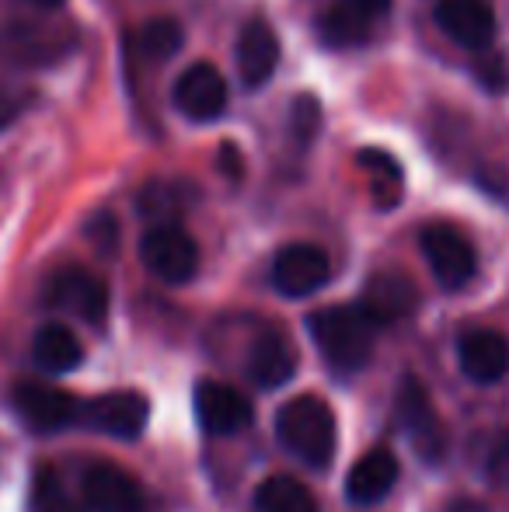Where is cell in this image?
Masks as SVG:
<instances>
[{"instance_id":"cell-1","label":"cell","mask_w":509,"mask_h":512,"mask_svg":"<svg viewBox=\"0 0 509 512\" xmlns=\"http://www.w3.org/2000/svg\"><path fill=\"white\" fill-rule=\"evenodd\" d=\"M314 345H318L321 359L332 370L356 373L370 363L374 356V338L377 324L367 317L360 304H339V307H321L307 321Z\"/></svg>"},{"instance_id":"cell-2","label":"cell","mask_w":509,"mask_h":512,"mask_svg":"<svg viewBox=\"0 0 509 512\" xmlns=\"http://www.w3.org/2000/svg\"><path fill=\"white\" fill-rule=\"evenodd\" d=\"M276 436L286 446V453H293L311 471H325L335 460L339 429H335L332 408L318 394H300V398L286 401L276 411Z\"/></svg>"},{"instance_id":"cell-3","label":"cell","mask_w":509,"mask_h":512,"mask_svg":"<svg viewBox=\"0 0 509 512\" xmlns=\"http://www.w3.org/2000/svg\"><path fill=\"white\" fill-rule=\"evenodd\" d=\"M140 258L150 276L168 286L189 283L199 272V244L178 223H154L140 241Z\"/></svg>"},{"instance_id":"cell-4","label":"cell","mask_w":509,"mask_h":512,"mask_svg":"<svg viewBox=\"0 0 509 512\" xmlns=\"http://www.w3.org/2000/svg\"><path fill=\"white\" fill-rule=\"evenodd\" d=\"M394 415H398L401 432H405L408 443L415 446V453H419L422 460H429V464L443 460V453H447V429H443L440 415H436L429 391L415 377L401 380Z\"/></svg>"},{"instance_id":"cell-5","label":"cell","mask_w":509,"mask_h":512,"mask_svg":"<svg viewBox=\"0 0 509 512\" xmlns=\"http://www.w3.org/2000/svg\"><path fill=\"white\" fill-rule=\"evenodd\" d=\"M46 304L56 310H70L74 317H81L91 328H102L105 317H109V286L102 276L81 269V265H63L49 276L46 283Z\"/></svg>"},{"instance_id":"cell-6","label":"cell","mask_w":509,"mask_h":512,"mask_svg":"<svg viewBox=\"0 0 509 512\" xmlns=\"http://www.w3.org/2000/svg\"><path fill=\"white\" fill-rule=\"evenodd\" d=\"M422 255L429 262L433 279L443 290H464L478 272V255L471 248V241L450 223H429L419 237Z\"/></svg>"},{"instance_id":"cell-7","label":"cell","mask_w":509,"mask_h":512,"mask_svg":"<svg viewBox=\"0 0 509 512\" xmlns=\"http://www.w3.org/2000/svg\"><path fill=\"white\" fill-rule=\"evenodd\" d=\"M11 408L18 411V418L28 429L42 432V436L81 422V401L60 387L42 384V380H18L11 387Z\"/></svg>"},{"instance_id":"cell-8","label":"cell","mask_w":509,"mask_h":512,"mask_svg":"<svg viewBox=\"0 0 509 512\" xmlns=\"http://www.w3.org/2000/svg\"><path fill=\"white\" fill-rule=\"evenodd\" d=\"M81 495L88 512H147V492L129 471L109 460H95L81 474Z\"/></svg>"},{"instance_id":"cell-9","label":"cell","mask_w":509,"mask_h":512,"mask_svg":"<svg viewBox=\"0 0 509 512\" xmlns=\"http://www.w3.org/2000/svg\"><path fill=\"white\" fill-rule=\"evenodd\" d=\"M328 279H332V258L318 244L293 241L279 248L276 258H272V286L290 300L311 297Z\"/></svg>"},{"instance_id":"cell-10","label":"cell","mask_w":509,"mask_h":512,"mask_svg":"<svg viewBox=\"0 0 509 512\" xmlns=\"http://www.w3.org/2000/svg\"><path fill=\"white\" fill-rule=\"evenodd\" d=\"M227 77L213 67L210 60H199L178 74L175 88H171V102L178 112L192 122H217L227 112Z\"/></svg>"},{"instance_id":"cell-11","label":"cell","mask_w":509,"mask_h":512,"mask_svg":"<svg viewBox=\"0 0 509 512\" xmlns=\"http://www.w3.org/2000/svg\"><path fill=\"white\" fill-rule=\"evenodd\" d=\"M147 418H150V405L136 391H109L81 405V422L88 429L102 432L109 439H123V443L143 436Z\"/></svg>"},{"instance_id":"cell-12","label":"cell","mask_w":509,"mask_h":512,"mask_svg":"<svg viewBox=\"0 0 509 512\" xmlns=\"http://www.w3.org/2000/svg\"><path fill=\"white\" fill-rule=\"evenodd\" d=\"M196 418L210 436H238L252 425L255 408L238 387L220 384V380H199Z\"/></svg>"},{"instance_id":"cell-13","label":"cell","mask_w":509,"mask_h":512,"mask_svg":"<svg viewBox=\"0 0 509 512\" xmlns=\"http://www.w3.org/2000/svg\"><path fill=\"white\" fill-rule=\"evenodd\" d=\"M433 18L440 32L464 49H485L496 35V14L485 0H440Z\"/></svg>"},{"instance_id":"cell-14","label":"cell","mask_w":509,"mask_h":512,"mask_svg":"<svg viewBox=\"0 0 509 512\" xmlns=\"http://www.w3.org/2000/svg\"><path fill=\"white\" fill-rule=\"evenodd\" d=\"M461 370L475 384H496L509 373V342L492 328H468L457 338Z\"/></svg>"},{"instance_id":"cell-15","label":"cell","mask_w":509,"mask_h":512,"mask_svg":"<svg viewBox=\"0 0 509 512\" xmlns=\"http://www.w3.org/2000/svg\"><path fill=\"white\" fill-rule=\"evenodd\" d=\"M398 471H401L398 457H394L391 450H384V446H374V450L363 453L353 464V471H349L346 499L353 502V506H377V502H384L387 495L394 492Z\"/></svg>"},{"instance_id":"cell-16","label":"cell","mask_w":509,"mask_h":512,"mask_svg":"<svg viewBox=\"0 0 509 512\" xmlns=\"http://www.w3.org/2000/svg\"><path fill=\"white\" fill-rule=\"evenodd\" d=\"M415 304H419V290H415V283L405 272H377V276H370L360 300V307L367 310V317L377 328L408 317Z\"/></svg>"},{"instance_id":"cell-17","label":"cell","mask_w":509,"mask_h":512,"mask_svg":"<svg viewBox=\"0 0 509 512\" xmlns=\"http://www.w3.org/2000/svg\"><path fill=\"white\" fill-rule=\"evenodd\" d=\"M234 60H238V74L245 88H265L269 77L276 74L279 63V39L265 21H248L238 35V49H234Z\"/></svg>"},{"instance_id":"cell-18","label":"cell","mask_w":509,"mask_h":512,"mask_svg":"<svg viewBox=\"0 0 509 512\" xmlns=\"http://www.w3.org/2000/svg\"><path fill=\"white\" fill-rule=\"evenodd\" d=\"M293 373H297V352L283 335H262L248 352V377L262 391H276V387L290 384Z\"/></svg>"},{"instance_id":"cell-19","label":"cell","mask_w":509,"mask_h":512,"mask_svg":"<svg viewBox=\"0 0 509 512\" xmlns=\"http://www.w3.org/2000/svg\"><path fill=\"white\" fill-rule=\"evenodd\" d=\"M84 359L81 338L67 328V324H42L32 338V363L35 370L49 373V377H60L70 373Z\"/></svg>"},{"instance_id":"cell-20","label":"cell","mask_w":509,"mask_h":512,"mask_svg":"<svg viewBox=\"0 0 509 512\" xmlns=\"http://www.w3.org/2000/svg\"><path fill=\"white\" fill-rule=\"evenodd\" d=\"M258 512H318V499L300 478L290 474H272L255 488Z\"/></svg>"},{"instance_id":"cell-21","label":"cell","mask_w":509,"mask_h":512,"mask_svg":"<svg viewBox=\"0 0 509 512\" xmlns=\"http://www.w3.org/2000/svg\"><path fill=\"white\" fill-rule=\"evenodd\" d=\"M318 35L325 46L332 49H346V46H356L370 35V18H363L360 11H353L349 4H335L328 11H321L318 18Z\"/></svg>"},{"instance_id":"cell-22","label":"cell","mask_w":509,"mask_h":512,"mask_svg":"<svg viewBox=\"0 0 509 512\" xmlns=\"http://www.w3.org/2000/svg\"><path fill=\"white\" fill-rule=\"evenodd\" d=\"M185 32L175 18H150L147 25L136 32V53L150 63H164L182 49Z\"/></svg>"},{"instance_id":"cell-23","label":"cell","mask_w":509,"mask_h":512,"mask_svg":"<svg viewBox=\"0 0 509 512\" xmlns=\"http://www.w3.org/2000/svg\"><path fill=\"white\" fill-rule=\"evenodd\" d=\"M28 502H32V512H88L81 509V502L70 499L63 478L56 471H49V467H39L32 474V495H28Z\"/></svg>"},{"instance_id":"cell-24","label":"cell","mask_w":509,"mask_h":512,"mask_svg":"<svg viewBox=\"0 0 509 512\" xmlns=\"http://www.w3.org/2000/svg\"><path fill=\"white\" fill-rule=\"evenodd\" d=\"M189 185L185 182H150L147 189L140 192V213L143 216H150V220H161V223H168L164 216H175V213H182L185 203H189Z\"/></svg>"},{"instance_id":"cell-25","label":"cell","mask_w":509,"mask_h":512,"mask_svg":"<svg viewBox=\"0 0 509 512\" xmlns=\"http://www.w3.org/2000/svg\"><path fill=\"white\" fill-rule=\"evenodd\" d=\"M356 161L374 175V189L381 192V206H394L401 196V168L394 164V157L381 154V150H363Z\"/></svg>"},{"instance_id":"cell-26","label":"cell","mask_w":509,"mask_h":512,"mask_svg":"<svg viewBox=\"0 0 509 512\" xmlns=\"http://www.w3.org/2000/svg\"><path fill=\"white\" fill-rule=\"evenodd\" d=\"M321 129V108L314 98H293L290 108V136L297 147H311V140Z\"/></svg>"},{"instance_id":"cell-27","label":"cell","mask_w":509,"mask_h":512,"mask_svg":"<svg viewBox=\"0 0 509 512\" xmlns=\"http://www.w3.org/2000/svg\"><path fill=\"white\" fill-rule=\"evenodd\" d=\"M489 478L496 481L499 488H509V429H503L496 439H492V450H489Z\"/></svg>"},{"instance_id":"cell-28","label":"cell","mask_w":509,"mask_h":512,"mask_svg":"<svg viewBox=\"0 0 509 512\" xmlns=\"http://www.w3.org/2000/svg\"><path fill=\"white\" fill-rule=\"evenodd\" d=\"M342 4H349L353 11H360L363 18H370V21L391 11V0H342Z\"/></svg>"},{"instance_id":"cell-29","label":"cell","mask_w":509,"mask_h":512,"mask_svg":"<svg viewBox=\"0 0 509 512\" xmlns=\"http://www.w3.org/2000/svg\"><path fill=\"white\" fill-rule=\"evenodd\" d=\"M443 512H489V509H485V502H478V499H454Z\"/></svg>"},{"instance_id":"cell-30","label":"cell","mask_w":509,"mask_h":512,"mask_svg":"<svg viewBox=\"0 0 509 512\" xmlns=\"http://www.w3.org/2000/svg\"><path fill=\"white\" fill-rule=\"evenodd\" d=\"M35 7H46V11H53V7H60L63 0H32Z\"/></svg>"}]
</instances>
